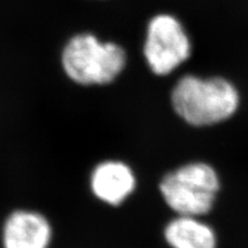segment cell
<instances>
[{
  "instance_id": "3957f363",
  "label": "cell",
  "mask_w": 248,
  "mask_h": 248,
  "mask_svg": "<svg viewBox=\"0 0 248 248\" xmlns=\"http://www.w3.org/2000/svg\"><path fill=\"white\" fill-rule=\"evenodd\" d=\"M219 190L218 176L208 164L188 163L167 173L160 183L166 202L179 216L197 217L212 209Z\"/></svg>"
},
{
  "instance_id": "7a4b0ae2",
  "label": "cell",
  "mask_w": 248,
  "mask_h": 248,
  "mask_svg": "<svg viewBox=\"0 0 248 248\" xmlns=\"http://www.w3.org/2000/svg\"><path fill=\"white\" fill-rule=\"evenodd\" d=\"M176 113L191 125H213L228 120L239 106V93L223 77L183 76L171 92Z\"/></svg>"
},
{
  "instance_id": "6da1fadb",
  "label": "cell",
  "mask_w": 248,
  "mask_h": 248,
  "mask_svg": "<svg viewBox=\"0 0 248 248\" xmlns=\"http://www.w3.org/2000/svg\"><path fill=\"white\" fill-rule=\"evenodd\" d=\"M128 60L123 44L88 30L71 35L59 55L62 73L80 86L111 84L125 70Z\"/></svg>"
},
{
  "instance_id": "ba28073f",
  "label": "cell",
  "mask_w": 248,
  "mask_h": 248,
  "mask_svg": "<svg viewBox=\"0 0 248 248\" xmlns=\"http://www.w3.org/2000/svg\"><path fill=\"white\" fill-rule=\"evenodd\" d=\"M93 1H108V0H93Z\"/></svg>"
},
{
  "instance_id": "52a82bcc",
  "label": "cell",
  "mask_w": 248,
  "mask_h": 248,
  "mask_svg": "<svg viewBox=\"0 0 248 248\" xmlns=\"http://www.w3.org/2000/svg\"><path fill=\"white\" fill-rule=\"evenodd\" d=\"M164 237L172 248H216L213 229L192 216L172 219L164 230Z\"/></svg>"
},
{
  "instance_id": "5b68a950",
  "label": "cell",
  "mask_w": 248,
  "mask_h": 248,
  "mask_svg": "<svg viewBox=\"0 0 248 248\" xmlns=\"http://www.w3.org/2000/svg\"><path fill=\"white\" fill-rule=\"evenodd\" d=\"M51 226L38 213L20 210L8 217L4 226L5 248H47Z\"/></svg>"
},
{
  "instance_id": "8992f818",
  "label": "cell",
  "mask_w": 248,
  "mask_h": 248,
  "mask_svg": "<svg viewBox=\"0 0 248 248\" xmlns=\"http://www.w3.org/2000/svg\"><path fill=\"white\" fill-rule=\"evenodd\" d=\"M135 186L132 170L120 161L100 163L91 177V187L95 197L114 206L122 203L132 193Z\"/></svg>"
},
{
  "instance_id": "277c9868",
  "label": "cell",
  "mask_w": 248,
  "mask_h": 248,
  "mask_svg": "<svg viewBox=\"0 0 248 248\" xmlns=\"http://www.w3.org/2000/svg\"><path fill=\"white\" fill-rule=\"evenodd\" d=\"M141 53L154 75L167 76L190 59L192 42L175 15L159 13L146 23Z\"/></svg>"
}]
</instances>
